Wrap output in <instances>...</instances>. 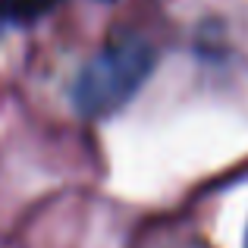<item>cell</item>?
Here are the masks:
<instances>
[{
    "label": "cell",
    "instance_id": "7a4b0ae2",
    "mask_svg": "<svg viewBox=\"0 0 248 248\" xmlns=\"http://www.w3.org/2000/svg\"><path fill=\"white\" fill-rule=\"evenodd\" d=\"M60 0H0V25H29L47 16Z\"/></svg>",
    "mask_w": 248,
    "mask_h": 248
},
{
    "label": "cell",
    "instance_id": "3957f363",
    "mask_svg": "<svg viewBox=\"0 0 248 248\" xmlns=\"http://www.w3.org/2000/svg\"><path fill=\"white\" fill-rule=\"evenodd\" d=\"M245 248H248V239H245Z\"/></svg>",
    "mask_w": 248,
    "mask_h": 248
},
{
    "label": "cell",
    "instance_id": "6da1fadb",
    "mask_svg": "<svg viewBox=\"0 0 248 248\" xmlns=\"http://www.w3.org/2000/svg\"><path fill=\"white\" fill-rule=\"evenodd\" d=\"M154 69V50L139 35H120L79 69L73 104L82 116H107L126 107Z\"/></svg>",
    "mask_w": 248,
    "mask_h": 248
}]
</instances>
